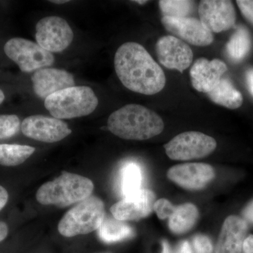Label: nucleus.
Returning <instances> with one entry per match:
<instances>
[{"mask_svg": "<svg viewBox=\"0 0 253 253\" xmlns=\"http://www.w3.org/2000/svg\"><path fill=\"white\" fill-rule=\"evenodd\" d=\"M114 66L123 85L134 92L154 95L162 91L166 78L161 66L139 43H124L116 51Z\"/></svg>", "mask_w": 253, "mask_h": 253, "instance_id": "1", "label": "nucleus"}, {"mask_svg": "<svg viewBox=\"0 0 253 253\" xmlns=\"http://www.w3.org/2000/svg\"><path fill=\"white\" fill-rule=\"evenodd\" d=\"M108 129L122 139L142 141L161 134L164 123L152 110L139 104H127L111 113Z\"/></svg>", "mask_w": 253, "mask_h": 253, "instance_id": "2", "label": "nucleus"}, {"mask_svg": "<svg viewBox=\"0 0 253 253\" xmlns=\"http://www.w3.org/2000/svg\"><path fill=\"white\" fill-rule=\"evenodd\" d=\"M94 187L89 178L63 172L54 180L42 184L37 191L36 199L42 205L65 208L87 199Z\"/></svg>", "mask_w": 253, "mask_h": 253, "instance_id": "3", "label": "nucleus"}, {"mask_svg": "<svg viewBox=\"0 0 253 253\" xmlns=\"http://www.w3.org/2000/svg\"><path fill=\"white\" fill-rule=\"evenodd\" d=\"M99 100L89 86H74L51 94L44 100V106L57 119H73L94 112Z\"/></svg>", "mask_w": 253, "mask_h": 253, "instance_id": "4", "label": "nucleus"}, {"mask_svg": "<svg viewBox=\"0 0 253 253\" xmlns=\"http://www.w3.org/2000/svg\"><path fill=\"white\" fill-rule=\"evenodd\" d=\"M105 218L104 202L96 196H89L68 211L58 225L65 237L84 235L98 230Z\"/></svg>", "mask_w": 253, "mask_h": 253, "instance_id": "5", "label": "nucleus"}, {"mask_svg": "<svg viewBox=\"0 0 253 253\" xmlns=\"http://www.w3.org/2000/svg\"><path fill=\"white\" fill-rule=\"evenodd\" d=\"M4 51L23 73L36 72L54 63V55L39 44L22 38H13L4 44Z\"/></svg>", "mask_w": 253, "mask_h": 253, "instance_id": "6", "label": "nucleus"}, {"mask_svg": "<svg viewBox=\"0 0 253 253\" xmlns=\"http://www.w3.org/2000/svg\"><path fill=\"white\" fill-rule=\"evenodd\" d=\"M166 154L175 161H189L206 157L215 150L214 138L200 131L181 133L164 146Z\"/></svg>", "mask_w": 253, "mask_h": 253, "instance_id": "7", "label": "nucleus"}, {"mask_svg": "<svg viewBox=\"0 0 253 253\" xmlns=\"http://www.w3.org/2000/svg\"><path fill=\"white\" fill-rule=\"evenodd\" d=\"M36 31L37 43L51 54L67 49L74 38L72 28L59 16L42 18L36 24Z\"/></svg>", "mask_w": 253, "mask_h": 253, "instance_id": "8", "label": "nucleus"}, {"mask_svg": "<svg viewBox=\"0 0 253 253\" xmlns=\"http://www.w3.org/2000/svg\"><path fill=\"white\" fill-rule=\"evenodd\" d=\"M21 130L30 139L45 143L57 142L72 133L67 123L54 117L35 115L25 118Z\"/></svg>", "mask_w": 253, "mask_h": 253, "instance_id": "9", "label": "nucleus"}, {"mask_svg": "<svg viewBox=\"0 0 253 253\" xmlns=\"http://www.w3.org/2000/svg\"><path fill=\"white\" fill-rule=\"evenodd\" d=\"M200 21L211 33L228 31L236 23V11L231 1L203 0L199 9Z\"/></svg>", "mask_w": 253, "mask_h": 253, "instance_id": "10", "label": "nucleus"}, {"mask_svg": "<svg viewBox=\"0 0 253 253\" xmlns=\"http://www.w3.org/2000/svg\"><path fill=\"white\" fill-rule=\"evenodd\" d=\"M158 61L165 67L184 72L192 62L191 47L184 41L173 36L161 37L156 44Z\"/></svg>", "mask_w": 253, "mask_h": 253, "instance_id": "11", "label": "nucleus"}, {"mask_svg": "<svg viewBox=\"0 0 253 253\" xmlns=\"http://www.w3.org/2000/svg\"><path fill=\"white\" fill-rule=\"evenodd\" d=\"M161 22L173 36L193 45L208 46L214 41L212 33L198 18L163 17Z\"/></svg>", "mask_w": 253, "mask_h": 253, "instance_id": "12", "label": "nucleus"}, {"mask_svg": "<svg viewBox=\"0 0 253 253\" xmlns=\"http://www.w3.org/2000/svg\"><path fill=\"white\" fill-rule=\"evenodd\" d=\"M156 195L149 189L137 192L118 201L111 206L113 217L120 221L139 220L147 217L154 211Z\"/></svg>", "mask_w": 253, "mask_h": 253, "instance_id": "13", "label": "nucleus"}, {"mask_svg": "<svg viewBox=\"0 0 253 253\" xmlns=\"http://www.w3.org/2000/svg\"><path fill=\"white\" fill-rule=\"evenodd\" d=\"M215 176L214 169L210 165L191 163L173 166L168 170V176L171 181L184 189H203Z\"/></svg>", "mask_w": 253, "mask_h": 253, "instance_id": "14", "label": "nucleus"}, {"mask_svg": "<svg viewBox=\"0 0 253 253\" xmlns=\"http://www.w3.org/2000/svg\"><path fill=\"white\" fill-rule=\"evenodd\" d=\"M35 94L45 100L51 94L76 86L74 77L66 70L44 68L33 73L31 77Z\"/></svg>", "mask_w": 253, "mask_h": 253, "instance_id": "15", "label": "nucleus"}, {"mask_svg": "<svg viewBox=\"0 0 253 253\" xmlns=\"http://www.w3.org/2000/svg\"><path fill=\"white\" fill-rule=\"evenodd\" d=\"M226 71V65L220 60L210 61L200 58L195 61L190 71L191 84L196 90L208 94L219 84Z\"/></svg>", "mask_w": 253, "mask_h": 253, "instance_id": "16", "label": "nucleus"}, {"mask_svg": "<svg viewBox=\"0 0 253 253\" xmlns=\"http://www.w3.org/2000/svg\"><path fill=\"white\" fill-rule=\"evenodd\" d=\"M247 231V223L244 219L229 216L221 227L214 253H241Z\"/></svg>", "mask_w": 253, "mask_h": 253, "instance_id": "17", "label": "nucleus"}, {"mask_svg": "<svg viewBox=\"0 0 253 253\" xmlns=\"http://www.w3.org/2000/svg\"><path fill=\"white\" fill-rule=\"evenodd\" d=\"M208 96L213 102L228 109H238L243 104L242 95L226 78H221L215 88L208 93Z\"/></svg>", "mask_w": 253, "mask_h": 253, "instance_id": "18", "label": "nucleus"}, {"mask_svg": "<svg viewBox=\"0 0 253 253\" xmlns=\"http://www.w3.org/2000/svg\"><path fill=\"white\" fill-rule=\"evenodd\" d=\"M199 217L197 208L192 204H184L175 208L169 218V229L174 234H184L196 224Z\"/></svg>", "mask_w": 253, "mask_h": 253, "instance_id": "19", "label": "nucleus"}, {"mask_svg": "<svg viewBox=\"0 0 253 253\" xmlns=\"http://www.w3.org/2000/svg\"><path fill=\"white\" fill-rule=\"evenodd\" d=\"M98 235L106 244L118 242L134 235L130 226L116 218L105 217L98 229Z\"/></svg>", "mask_w": 253, "mask_h": 253, "instance_id": "20", "label": "nucleus"}, {"mask_svg": "<svg viewBox=\"0 0 253 253\" xmlns=\"http://www.w3.org/2000/svg\"><path fill=\"white\" fill-rule=\"evenodd\" d=\"M36 149L27 145L0 144V166L14 167L22 164L34 154Z\"/></svg>", "mask_w": 253, "mask_h": 253, "instance_id": "21", "label": "nucleus"}, {"mask_svg": "<svg viewBox=\"0 0 253 253\" xmlns=\"http://www.w3.org/2000/svg\"><path fill=\"white\" fill-rule=\"evenodd\" d=\"M251 36L246 28L240 26L226 44V52L233 61L238 62L247 56L251 49Z\"/></svg>", "mask_w": 253, "mask_h": 253, "instance_id": "22", "label": "nucleus"}, {"mask_svg": "<svg viewBox=\"0 0 253 253\" xmlns=\"http://www.w3.org/2000/svg\"><path fill=\"white\" fill-rule=\"evenodd\" d=\"M141 168L135 163H128L121 170V187L124 198L131 196L141 189L142 183Z\"/></svg>", "mask_w": 253, "mask_h": 253, "instance_id": "23", "label": "nucleus"}, {"mask_svg": "<svg viewBox=\"0 0 253 253\" xmlns=\"http://www.w3.org/2000/svg\"><path fill=\"white\" fill-rule=\"evenodd\" d=\"M158 5L163 17H191L196 9L195 1L189 0H161Z\"/></svg>", "mask_w": 253, "mask_h": 253, "instance_id": "24", "label": "nucleus"}, {"mask_svg": "<svg viewBox=\"0 0 253 253\" xmlns=\"http://www.w3.org/2000/svg\"><path fill=\"white\" fill-rule=\"evenodd\" d=\"M21 121L16 115H0V140L12 137L21 129Z\"/></svg>", "mask_w": 253, "mask_h": 253, "instance_id": "25", "label": "nucleus"}, {"mask_svg": "<svg viewBox=\"0 0 253 253\" xmlns=\"http://www.w3.org/2000/svg\"><path fill=\"white\" fill-rule=\"evenodd\" d=\"M175 208L166 199L158 200L154 205V211L161 219H166L170 217Z\"/></svg>", "mask_w": 253, "mask_h": 253, "instance_id": "26", "label": "nucleus"}, {"mask_svg": "<svg viewBox=\"0 0 253 253\" xmlns=\"http://www.w3.org/2000/svg\"><path fill=\"white\" fill-rule=\"evenodd\" d=\"M194 246L196 253H212V245L209 238L204 235H197L194 239Z\"/></svg>", "mask_w": 253, "mask_h": 253, "instance_id": "27", "label": "nucleus"}, {"mask_svg": "<svg viewBox=\"0 0 253 253\" xmlns=\"http://www.w3.org/2000/svg\"><path fill=\"white\" fill-rule=\"evenodd\" d=\"M236 3L244 17L253 25V1L239 0Z\"/></svg>", "mask_w": 253, "mask_h": 253, "instance_id": "28", "label": "nucleus"}, {"mask_svg": "<svg viewBox=\"0 0 253 253\" xmlns=\"http://www.w3.org/2000/svg\"><path fill=\"white\" fill-rule=\"evenodd\" d=\"M9 201V193L4 186L0 185V211L3 209Z\"/></svg>", "mask_w": 253, "mask_h": 253, "instance_id": "29", "label": "nucleus"}, {"mask_svg": "<svg viewBox=\"0 0 253 253\" xmlns=\"http://www.w3.org/2000/svg\"><path fill=\"white\" fill-rule=\"evenodd\" d=\"M243 251L244 253H253V235L248 236L245 240Z\"/></svg>", "mask_w": 253, "mask_h": 253, "instance_id": "30", "label": "nucleus"}, {"mask_svg": "<svg viewBox=\"0 0 253 253\" xmlns=\"http://www.w3.org/2000/svg\"><path fill=\"white\" fill-rule=\"evenodd\" d=\"M243 214L246 219L253 223V201L246 206Z\"/></svg>", "mask_w": 253, "mask_h": 253, "instance_id": "31", "label": "nucleus"}, {"mask_svg": "<svg viewBox=\"0 0 253 253\" xmlns=\"http://www.w3.org/2000/svg\"><path fill=\"white\" fill-rule=\"evenodd\" d=\"M9 227L4 221H0V243L7 237Z\"/></svg>", "mask_w": 253, "mask_h": 253, "instance_id": "32", "label": "nucleus"}, {"mask_svg": "<svg viewBox=\"0 0 253 253\" xmlns=\"http://www.w3.org/2000/svg\"><path fill=\"white\" fill-rule=\"evenodd\" d=\"M176 253H192L189 243L186 241H182L179 245Z\"/></svg>", "mask_w": 253, "mask_h": 253, "instance_id": "33", "label": "nucleus"}, {"mask_svg": "<svg viewBox=\"0 0 253 253\" xmlns=\"http://www.w3.org/2000/svg\"><path fill=\"white\" fill-rule=\"evenodd\" d=\"M246 81L250 91L253 96V69H250L246 73Z\"/></svg>", "mask_w": 253, "mask_h": 253, "instance_id": "34", "label": "nucleus"}, {"mask_svg": "<svg viewBox=\"0 0 253 253\" xmlns=\"http://www.w3.org/2000/svg\"><path fill=\"white\" fill-rule=\"evenodd\" d=\"M162 253H170V249L167 241H163V252Z\"/></svg>", "mask_w": 253, "mask_h": 253, "instance_id": "35", "label": "nucleus"}, {"mask_svg": "<svg viewBox=\"0 0 253 253\" xmlns=\"http://www.w3.org/2000/svg\"><path fill=\"white\" fill-rule=\"evenodd\" d=\"M51 3H54V4H66V3H68V2H69L70 1H68V0H60V1H59V0H54V1H52V0H51V1H49Z\"/></svg>", "mask_w": 253, "mask_h": 253, "instance_id": "36", "label": "nucleus"}, {"mask_svg": "<svg viewBox=\"0 0 253 253\" xmlns=\"http://www.w3.org/2000/svg\"><path fill=\"white\" fill-rule=\"evenodd\" d=\"M5 100V95L4 91L1 90V89H0V105L2 104L3 102H4Z\"/></svg>", "mask_w": 253, "mask_h": 253, "instance_id": "37", "label": "nucleus"}, {"mask_svg": "<svg viewBox=\"0 0 253 253\" xmlns=\"http://www.w3.org/2000/svg\"><path fill=\"white\" fill-rule=\"evenodd\" d=\"M135 3H138V4H146V2H147V1H137V0H136V1H134Z\"/></svg>", "mask_w": 253, "mask_h": 253, "instance_id": "38", "label": "nucleus"}]
</instances>
